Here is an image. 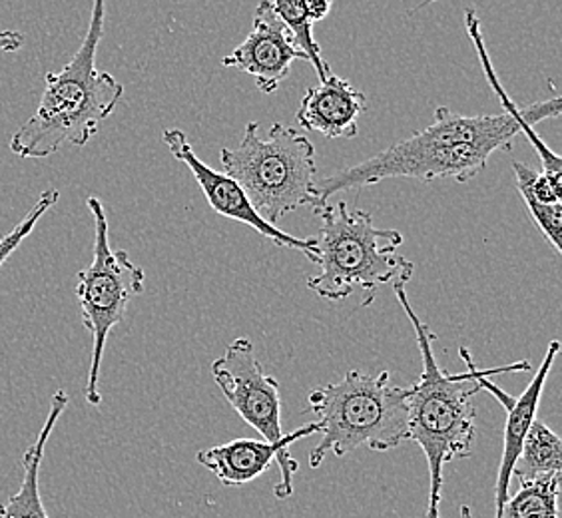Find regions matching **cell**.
I'll use <instances>...</instances> for the list:
<instances>
[{
	"mask_svg": "<svg viewBox=\"0 0 562 518\" xmlns=\"http://www.w3.org/2000/svg\"><path fill=\"white\" fill-rule=\"evenodd\" d=\"M295 60H305V56L273 11L271 0H263L254 12V31L222 65L246 72L263 94H273Z\"/></svg>",
	"mask_w": 562,
	"mask_h": 518,
	"instance_id": "8fae6325",
	"label": "cell"
},
{
	"mask_svg": "<svg viewBox=\"0 0 562 518\" xmlns=\"http://www.w3.org/2000/svg\"><path fill=\"white\" fill-rule=\"evenodd\" d=\"M104 22L106 7L97 0L80 48L60 72L46 75L38 109L12 136L11 150L19 158L41 160L65 146H87L119 106L124 87L97 68Z\"/></svg>",
	"mask_w": 562,
	"mask_h": 518,
	"instance_id": "3957f363",
	"label": "cell"
},
{
	"mask_svg": "<svg viewBox=\"0 0 562 518\" xmlns=\"http://www.w3.org/2000/svg\"><path fill=\"white\" fill-rule=\"evenodd\" d=\"M465 26L467 33H469L471 41L475 44L476 55H479V60H481V66H483L485 75H487L488 85L495 90V94H497L501 104H503V109H505V114L519 120L525 136L529 138L532 148L537 150L539 158H541L542 172L552 173V176H562L561 156L549 150V146L542 144L541 138H539L537 132H535V126H537L539 122H542V120L559 119V116H561V97H552L551 100H542V102H537V104L527 106V109L517 106V104L508 98L507 92L503 90L501 82H498L497 72L493 70L491 58H488L487 50H485L483 33H481V21H479L475 11L465 12Z\"/></svg>",
	"mask_w": 562,
	"mask_h": 518,
	"instance_id": "5bb4252c",
	"label": "cell"
},
{
	"mask_svg": "<svg viewBox=\"0 0 562 518\" xmlns=\"http://www.w3.org/2000/svg\"><path fill=\"white\" fill-rule=\"evenodd\" d=\"M366 112L368 97L347 78L331 72L319 87L307 88L295 120L300 128L317 132L329 140H349L359 134V119Z\"/></svg>",
	"mask_w": 562,
	"mask_h": 518,
	"instance_id": "4fadbf2b",
	"label": "cell"
},
{
	"mask_svg": "<svg viewBox=\"0 0 562 518\" xmlns=\"http://www.w3.org/2000/svg\"><path fill=\"white\" fill-rule=\"evenodd\" d=\"M317 432H319V425L312 421L295 431L288 432L283 441L278 444L266 443L260 439H236L229 443L204 449L195 454V459L202 466H206L210 473H214L224 486L248 485L263 475L271 464L278 463L281 478L273 488V495L280 500H285L293 495V475L300 469V464L292 459L288 449L295 441Z\"/></svg>",
	"mask_w": 562,
	"mask_h": 518,
	"instance_id": "30bf717a",
	"label": "cell"
},
{
	"mask_svg": "<svg viewBox=\"0 0 562 518\" xmlns=\"http://www.w3.org/2000/svg\"><path fill=\"white\" fill-rule=\"evenodd\" d=\"M271 7L280 16L285 29L292 34L295 46L302 50L305 60L314 66L319 76V82L331 75V68L325 63L319 44L315 43L314 24L324 21L334 9L329 0H307V2H288V0H271Z\"/></svg>",
	"mask_w": 562,
	"mask_h": 518,
	"instance_id": "e0dca14e",
	"label": "cell"
},
{
	"mask_svg": "<svg viewBox=\"0 0 562 518\" xmlns=\"http://www.w3.org/2000/svg\"><path fill=\"white\" fill-rule=\"evenodd\" d=\"M525 134L517 119L505 112L495 116H461L449 109L435 110V122L409 138L391 144L363 162L334 176L315 180L314 214L324 210L339 192L375 185L390 178L432 182L453 178L469 182L487 168L495 151L510 150L513 140Z\"/></svg>",
	"mask_w": 562,
	"mask_h": 518,
	"instance_id": "6da1fadb",
	"label": "cell"
},
{
	"mask_svg": "<svg viewBox=\"0 0 562 518\" xmlns=\"http://www.w3.org/2000/svg\"><path fill=\"white\" fill-rule=\"evenodd\" d=\"M66 407H68V395L66 391H56L50 401V410L46 415L43 429L38 432L36 441L31 444L24 457H22V475L21 488L16 491V495H12L7 503L0 505V518H50L41 498V464H43L44 449L50 439V435L55 431L56 423L63 417Z\"/></svg>",
	"mask_w": 562,
	"mask_h": 518,
	"instance_id": "9a60e30c",
	"label": "cell"
},
{
	"mask_svg": "<svg viewBox=\"0 0 562 518\" xmlns=\"http://www.w3.org/2000/svg\"><path fill=\"white\" fill-rule=\"evenodd\" d=\"M162 140L168 150L172 151L178 162L190 168V172L200 185L202 194L206 195L210 207L220 216L234 219L238 224L249 226L261 234L263 238L270 239L278 248L295 249L302 251L305 258L317 263V246L315 238H293L290 234L281 232L280 227L271 226L263 217L256 212V207L249 202L248 195L241 190V185L232 180L226 173L212 170L207 164L202 162L190 146V140L180 128H166L162 132Z\"/></svg>",
	"mask_w": 562,
	"mask_h": 518,
	"instance_id": "9c48e42d",
	"label": "cell"
},
{
	"mask_svg": "<svg viewBox=\"0 0 562 518\" xmlns=\"http://www.w3.org/2000/svg\"><path fill=\"white\" fill-rule=\"evenodd\" d=\"M559 351H561V344L554 339L547 349L544 357H542L541 368L537 369L535 378L527 385V388L520 393L519 397L508 395L507 391L495 385L491 378L479 381V388L488 391L503 405V409L507 410L503 459H501V466H498L497 486H495V510L497 513L510 495L513 469L517 464L530 425L537 421V410H539V403H541L542 388L547 385V379H549V373H551Z\"/></svg>",
	"mask_w": 562,
	"mask_h": 518,
	"instance_id": "7c38bea8",
	"label": "cell"
},
{
	"mask_svg": "<svg viewBox=\"0 0 562 518\" xmlns=\"http://www.w3.org/2000/svg\"><path fill=\"white\" fill-rule=\"evenodd\" d=\"M461 518H473V515H471V508H469V507L461 508Z\"/></svg>",
	"mask_w": 562,
	"mask_h": 518,
	"instance_id": "7402d4cb",
	"label": "cell"
},
{
	"mask_svg": "<svg viewBox=\"0 0 562 518\" xmlns=\"http://www.w3.org/2000/svg\"><path fill=\"white\" fill-rule=\"evenodd\" d=\"M519 491L508 495L495 518H559L561 475L519 481Z\"/></svg>",
	"mask_w": 562,
	"mask_h": 518,
	"instance_id": "ac0fdd59",
	"label": "cell"
},
{
	"mask_svg": "<svg viewBox=\"0 0 562 518\" xmlns=\"http://www.w3.org/2000/svg\"><path fill=\"white\" fill-rule=\"evenodd\" d=\"M561 439L547 425L532 423L513 469V476H517V481H529L542 475H561Z\"/></svg>",
	"mask_w": 562,
	"mask_h": 518,
	"instance_id": "d6986e66",
	"label": "cell"
},
{
	"mask_svg": "<svg viewBox=\"0 0 562 518\" xmlns=\"http://www.w3.org/2000/svg\"><path fill=\"white\" fill-rule=\"evenodd\" d=\"M220 164L271 226L303 205L315 207V148L295 128L276 122L261 138L260 122H249L236 148H222Z\"/></svg>",
	"mask_w": 562,
	"mask_h": 518,
	"instance_id": "8992f818",
	"label": "cell"
},
{
	"mask_svg": "<svg viewBox=\"0 0 562 518\" xmlns=\"http://www.w3.org/2000/svg\"><path fill=\"white\" fill-rule=\"evenodd\" d=\"M87 205L94 217V259L88 268L78 271L76 297L80 302L82 325L94 341L85 395L90 405L98 407L102 403L98 381L110 331L122 324L132 300L144 292L146 273L132 261L128 251L110 248L109 217L97 195H90Z\"/></svg>",
	"mask_w": 562,
	"mask_h": 518,
	"instance_id": "52a82bcc",
	"label": "cell"
},
{
	"mask_svg": "<svg viewBox=\"0 0 562 518\" xmlns=\"http://www.w3.org/2000/svg\"><path fill=\"white\" fill-rule=\"evenodd\" d=\"M24 44V34L19 31H0V53H16Z\"/></svg>",
	"mask_w": 562,
	"mask_h": 518,
	"instance_id": "44dd1931",
	"label": "cell"
},
{
	"mask_svg": "<svg viewBox=\"0 0 562 518\" xmlns=\"http://www.w3.org/2000/svg\"><path fill=\"white\" fill-rule=\"evenodd\" d=\"M322 226L315 238L319 273L307 280V288L327 302L341 303L356 290L369 293V305L379 288L412 280L415 263L397 249L403 234L381 229L366 210H349L346 202L327 204L317 212Z\"/></svg>",
	"mask_w": 562,
	"mask_h": 518,
	"instance_id": "277c9868",
	"label": "cell"
},
{
	"mask_svg": "<svg viewBox=\"0 0 562 518\" xmlns=\"http://www.w3.org/2000/svg\"><path fill=\"white\" fill-rule=\"evenodd\" d=\"M517 188L530 216L557 254L562 251V176L535 172L527 164L513 160Z\"/></svg>",
	"mask_w": 562,
	"mask_h": 518,
	"instance_id": "2e32d148",
	"label": "cell"
},
{
	"mask_svg": "<svg viewBox=\"0 0 562 518\" xmlns=\"http://www.w3.org/2000/svg\"><path fill=\"white\" fill-rule=\"evenodd\" d=\"M409 387L391 385L390 371L366 375L347 371L341 381L314 388L307 410L315 415L322 441L310 454L317 469L327 454L346 457L359 447L391 451L409 435Z\"/></svg>",
	"mask_w": 562,
	"mask_h": 518,
	"instance_id": "5b68a950",
	"label": "cell"
},
{
	"mask_svg": "<svg viewBox=\"0 0 562 518\" xmlns=\"http://www.w3.org/2000/svg\"><path fill=\"white\" fill-rule=\"evenodd\" d=\"M58 198H60V192L56 188H50V190L43 192L41 198L36 200V204L31 207V212L22 217L12 232L0 238V268L19 249L22 241L33 234V229L41 222V217L46 216V212L58 202Z\"/></svg>",
	"mask_w": 562,
	"mask_h": 518,
	"instance_id": "ffe728a7",
	"label": "cell"
},
{
	"mask_svg": "<svg viewBox=\"0 0 562 518\" xmlns=\"http://www.w3.org/2000/svg\"><path fill=\"white\" fill-rule=\"evenodd\" d=\"M212 378L232 409L260 432L266 443L283 441L280 383L263 373L248 337H238L226 347L224 356L212 363Z\"/></svg>",
	"mask_w": 562,
	"mask_h": 518,
	"instance_id": "ba28073f",
	"label": "cell"
},
{
	"mask_svg": "<svg viewBox=\"0 0 562 518\" xmlns=\"http://www.w3.org/2000/svg\"><path fill=\"white\" fill-rule=\"evenodd\" d=\"M397 302L409 317L422 353V378L409 387V435L423 449L429 464V507L427 518H439L441 488H443L445 464L467 459L473 454L476 437V393H481L479 381L503 373L530 371L529 361L510 363L505 368L479 369L475 359L465 346L459 347V356L467 365L463 373L449 375L439 368L432 351L437 335L419 319L409 303L405 285H393Z\"/></svg>",
	"mask_w": 562,
	"mask_h": 518,
	"instance_id": "7a4b0ae2",
	"label": "cell"
}]
</instances>
